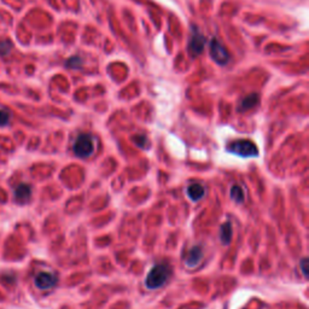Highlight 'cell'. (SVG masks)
Masks as SVG:
<instances>
[{
	"mask_svg": "<svg viewBox=\"0 0 309 309\" xmlns=\"http://www.w3.org/2000/svg\"><path fill=\"white\" fill-rule=\"evenodd\" d=\"M171 274L172 269L167 263H159V265L153 266V268L147 274L146 279H145V286L150 290L159 289L169 279Z\"/></svg>",
	"mask_w": 309,
	"mask_h": 309,
	"instance_id": "cell-1",
	"label": "cell"
},
{
	"mask_svg": "<svg viewBox=\"0 0 309 309\" xmlns=\"http://www.w3.org/2000/svg\"><path fill=\"white\" fill-rule=\"evenodd\" d=\"M72 149L80 159H87L95 152V139L90 134H80L75 140Z\"/></svg>",
	"mask_w": 309,
	"mask_h": 309,
	"instance_id": "cell-2",
	"label": "cell"
},
{
	"mask_svg": "<svg viewBox=\"0 0 309 309\" xmlns=\"http://www.w3.org/2000/svg\"><path fill=\"white\" fill-rule=\"evenodd\" d=\"M228 150L242 157H255L259 154L256 145L251 140H248V139L233 141L228 146Z\"/></svg>",
	"mask_w": 309,
	"mask_h": 309,
	"instance_id": "cell-3",
	"label": "cell"
},
{
	"mask_svg": "<svg viewBox=\"0 0 309 309\" xmlns=\"http://www.w3.org/2000/svg\"><path fill=\"white\" fill-rule=\"evenodd\" d=\"M205 45V38L204 35L199 32V29L196 26H192L191 29V36L189 41V52L190 56L196 58V57L201 56L203 50H204Z\"/></svg>",
	"mask_w": 309,
	"mask_h": 309,
	"instance_id": "cell-4",
	"label": "cell"
},
{
	"mask_svg": "<svg viewBox=\"0 0 309 309\" xmlns=\"http://www.w3.org/2000/svg\"><path fill=\"white\" fill-rule=\"evenodd\" d=\"M210 56L220 65H226L229 62L228 51L216 39H213L210 41Z\"/></svg>",
	"mask_w": 309,
	"mask_h": 309,
	"instance_id": "cell-5",
	"label": "cell"
},
{
	"mask_svg": "<svg viewBox=\"0 0 309 309\" xmlns=\"http://www.w3.org/2000/svg\"><path fill=\"white\" fill-rule=\"evenodd\" d=\"M57 277L50 272H40L35 277V285L40 290H48L57 284Z\"/></svg>",
	"mask_w": 309,
	"mask_h": 309,
	"instance_id": "cell-6",
	"label": "cell"
},
{
	"mask_svg": "<svg viewBox=\"0 0 309 309\" xmlns=\"http://www.w3.org/2000/svg\"><path fill=\"white\" fill-rule=\"evenodd\" d=\"M30 197H32V187L28 184H20L15 189V199L21 204L28 202Z\"/></svg>",
	"mask_w": 309,
	"mask_h": 309,
	"instance_id": "cell-7",
	"label": "cell"
},
{
	"mask_svg": "<svg viewBox=\"0 0 309 309\" xmlns=\"http://www.w3.org/2000/svg\"><path fill=\"white\" fill-rule=\"evenodd\" d=\"M202 257H203V251L201 248L193 247L192 249L190 250L189 255H187L186 259L187 267H196V266L202 261Z\"/></svg>",
	"mask_w": 309,
	"mask_h": 309,
	"instance_id": "cell-8",
	"label": "cell"
},
{
	"mask_svg": "<svg viewBox=\"0 0 309 309\" xmlns=\"http://www.w3.org/2000/svg\"><path fill=\"white\" fill-rule=\"evenodd\" d=\"M205 193V189L202 186L201 184H191L189 187H187V196L190 197L192 201H199Z\"/></svg>",
	"mask_w": 309,
	"mask_h": 309,
	"instance_id": "cell-9",
	"label": "cell"
},
{
	"mask_svg": "<svg viewBox=\"0 0 309 309\" xmlns=\"http://www.w3.org/2000/svg\"><path fill=\"white\" fill-rule=\"evenodd\" d=\"M259 102H260V97H259V95H257V93H253V95L247 96L243 99V101H242L239 110H242V111L250 110V109L255 108L256 105L259 104Z\"/></svg>",
	"mask_w": 309,
	"mask_h": 309,
	"instance_id": "cell-10",
	"label": "cell"
},
{
	"mask_svg": "<svg viewBox=\"0 0 309 309\" xmlns=\"http://www.w3.org/2000/svg\"><path fill=\"white\" fill-rule=\"evenodd\" d=\"M220 241L221 243L228 245L231 243L232 241V225L231 222H227L223 223V225H221L220 227Z\"/></svg>",
	"mask_w": 309,
	"mask_h": 309,
	"instance_id": "cell-11",
	"label": "cell"
},
{
	"mask_svg": "<svg viewBox=\"0 0 309 309\" xmlns=\"http://www.w3.org/2000/svg\"><path fill=\"white\" fill-rule=\"evenodd\" d=\"M231 197L233 198V201L242 203L244 201V190L242 189L241 186H238V185H235L231 189Z\"/></svg>",
	"mask_w": 309,
	"mask_h": 309,
	"instance_id": "cell-12",
	"label": "cell"
},
{
	"mask_svg": "<svg viewBox=\"0 0 309 309\" xmlns=\"http://www.w3.org/2000/svg\"><path fill=\"white\" fill-rule=\"evenodd\" d=\"M65 65L68 66L69 69H79L81 68V65H83V59L78 56L70 57V58L66 60Z\"/></svg>",
	"mask_w": 309,
	"mask_h": 309,
	"instance_id": "cell-13",
	"label": "cell"
},
{
	"mask_svg": "<svg viewBox=\"0 0 309 309\" xmlns=\"http://www.w3.org/2000/svg\"><path fill=\"white\" fill-rule=\"evenodd\" d=\"M10 121V114L5 110H0V126L8 125Z\"/></svg>",
	"mask_w": 309,
	"mask_h": 309,
	"instance_id": "cell-14",
	"label": "cell"
},
{
	"mask_svg": "<svg viewBox=\"0 0 309 309\" xmlns=\"http://www.w3.org/2000/svg\"><path fill=\"white\" fill-rule=\"evenodd\" d=\"M11 44L9 41H2L0 42V54H5L10 51Z\"/></svg>",
	"mask_w": 309,
	"mask_h": 309,
	"instance_id": "cell-15",
	"label": "cell"
},
{
	"mask_svg": "<svg viewBox=\"0 0 309 309\" xmlns=\"http://www.w3.org/2000/svg\"><path fill=\"white\" fill-rule=\"evenodd\" d=\"M307 267H308V259L307 257H304V259L301 260V268H302V272H303L305 278H308V275H309Z\"/></svg>",
	"mask_w": 309,
	"mask_h": 309,
	"instance_id": "cell-16",
	"label": "cell"
}]
</instances>
